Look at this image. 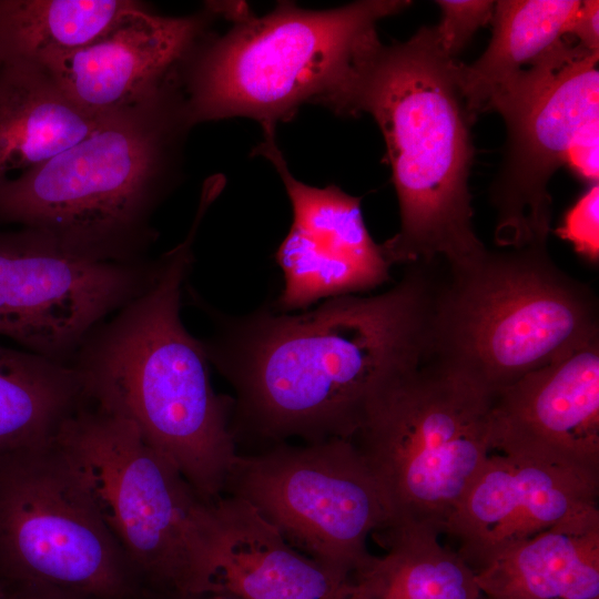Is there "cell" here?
Here are the masks:
<instances>
[{
  "instance_id": "cell-13",
  "label": "cell",
  "mask_w": 599,
  "mask_h": 599,
  "mask_svg": "<svg viewBox=\"0 0 599 599\" xmlns=\"http://www.w3.org/2000/svg\"><path fill=\"white\" fill-rule=\"evenodd\" d=\"M254 154L280 175L293 222L276 260L284 273L280 311L306 307L321 298L373 290L389 281L390 264L368 233L361 199L335 185L314 187L298 181L277 146L275 129H264Z\"/></svg>"
},
{
  "instance_id": "cell-14",
  "label": "cell",
  "mask_w": 599,
  "mask_h": 599,
  "mask_svg": "<svg viewBox=\"0 0 599 599\" xmlns=\"http://www.w3.org/2000/svg\"><path fill=\"white\" fill-rule=\"evenodd\" d=\"M599 474L490 454L468 486L445 532L475 572L560 520L598 506Z\"/></svg>"
},
{
  "instance_id": "cell-23",
  "label": "cell",
  "mask_w": 599,
  "mask_h": 599,
  "mask_svg": "<svg viewBox=\"0 0 599 599\" xmlns=\"http://www.w3.org/2000/svg\"><path fill=\"white\" fill-rule=\"evenodd\" d=\"M142 2L135 0H0V62L41 63L83 48Z\"/></svg>"
},
{
  "instance_id": "cell-11",
  "label": "cell",
  "mask_w": 599,
  "mask_h": 599,
  "mask_svg": "<svg viewBox=\"0 0 599 599\" xmlns=\"http://www.w3.org/2000/svg\"><path fill=\"white\" fill-rule=\"evenodd\" d=\"M585 52L502 109L507 151L490 191L500 246L546 245L551 222L548 182L561 166L598 183L599 72Z\"/></svg>"
},
{
  "instance_id": "cell-25",
  "label": "cell",
  "mask_w": 599,
  "mask_h": 599,
  "mask_svg": "<svg viewBox=\"0 0 599 599\" xmlns=\"http://www.w3.org/2000/svg\"><path fill=\"white\" fill-rule=\"evenodd\" d=\"M558 233L570 241L579 253L597 261L599 252L598 183L592 184L590 190L569 210Z\"/></svg>"
},
{
  "instance_id": "cell-12",
  "label": "cell",
  "mask_w": 599,
  "mask_h": 599,
  "mask_svg": "<svg viewBox=\"0 0 599 599\" xmlns=\"http://www.w3.org/2000/svg\"><path fill=\"white\" fill-rule=\"evenodd\" d=\"M163 255L97 262L28 227H0V336L71 365L87 336L158 278Z\"/></svg>"
},
{
  "instance_id": "cell-20",
  "label": "cell",
  "mask_w": 599,
  "mask_h": 599,
  "mask_svg": "<svg viewBox=\"0 0 599 599\" xmlns=\"http://www.w3.org/2000/svg\"><path fill=\"white\" fill-rule=\"evenodd\" d=\"M104 116L79 106L43 65L0 62V182L71 148Z\"/></svg>"
},
{
  "instance_id": "cell-26",
  "label": "cell",
  "mask_w": 599,
  "mask_h": 599,
  "mask_svg": "<svg viewBox=\"0 0 599 599\" xmlns=\"http://www.w3.org/2000/svg\"><path fill=\"white\" fill-rule=\"evenodd\" d=\"M570 35L589 51H599V2L581 1Z\"/></svg>"
},
{
  "instance_id": "cell-9",
  "label": "cell",
  "mask_w": 599,
  "mask_h": 599,
  "mask_svg": "<svg viewBox=\"0 0 599 599\" xmlns=\"http://www.w3.org/2000/svg\"><path fill=\"white\" fill-rule=\"evenodd\" d=\"M0 587L146 599L87 481L55 437L0 458Z\"/></svg>"
},
{
  "instance_id": "cell-18",
  "label": "cell",
  "mask_w": 599,
  "mask_h": 599,
  "mask_svg": "<svg viewBox=\"0 0 599 599\" xmlns=\"http://www.w3.org/2000/svg\"><path fill=\"white\" fill-rule=\"evenodd\" d=\"M213 505L220 536L207 590L241 599L347 598L351 577L295 549L247 501L224 495Z\"/></svg>"
},
{
  "instance_id": "cell-2",
  "label": "cell",
  "mask_w": 599,
  "mask_h": 599,
  "mask_svg": "<svg viewBox=\"0 0 599 599\" xmlns=\"http://www.w3.org/2000/svg\"><path fill=\"white\" fill-rule=\"evenodd\" d=\"M211 202L201 199L186 237L163 254L155 282L84 339L71 366L90 402L131 420L213 504L237 456L234 399L215 393L202 342L184 327L181 298Z\"/></svg>"
},
{
  "instance_id": "cell-7",
  "label": "cell",
  "mask_w": 599,
  "mask_h": 599,
  "mask_svg": "<svg viewBox=\"0 0 599 599\" xmlns=\"http://www.w3.org/2000/svg\"><path fill=\"white\" fill-rule=\"evenodd\" d=\"M55 438L87 481L146 599L209 589L220 536L214 505L131 420L87 399Z\"/></svg>"
},
{
  "instance_id": "cell-19",
  "label": "cell",
  "mask_w": 599,
  "mask_h": 599,
  "mask_svg": "<svg viewBox=\"0 0 599 599\" xmlns=\"http://www.w3.org/2000/svg\"><path fill=\"white\" fill-rule=\"evenodd\" d=\"M484 599H599V508L573 514L475 572Z\"/></svg>"
},
{
  "instance_id": "cell-1",
  "label": "cell",
  "mask_w": 599,
  "mask_h": 599,
  "mask_svg": "<svg viewBox=\"0 0 599 599\" xmlns=\"http://www.w3.org/2000/svg\"><path fill=\"white\" fill-rule=\"evenodd\" d=\"M437 277L406 265L388 291L328 298L297 315H213L206 357L231 383V430L268 443L352 439L372 398L420 366Z\"/></svg>"
},
{
  "instance_id": "cell-29",
  "label": "cell",
  "mask_w": 599,
  "mask_h": 599,
  "mask_svg": "<svg viewBox=\"0 0 599 599\" xmlns=\"http://www.w3.org/2000/svg\"><path fill=\"white\" fill-rule=\"evenodd\" d=\"M4 598V591L3 589L0 587V599H3Z\"/></svg>"
},
{
  "instance_id": "cell-3",
  "label": "cell",
  "mask_w": 599,
  "mask_h": 599,
  "mask_svg": "<svg viewBox=\"0 0 599 599\" xmlns=\"http://www.w3.org/2000/svg\"><path fill=\"white\" fill-rule=\"evenodd\" d=\"M192 128L174 74L71 148L0 182V227L35 230L91 261L148 260L153 216L181 181Z\"/></svg>"
},
{
  "instance_id": "cell-24",
  "label": "cell",
  "mask_w": 599,
  "mask_h": 599,
  "mask_svg": "<svg viewBox=\"0 0 599 599\" xmlns=\"http://www.w3.org/2000/svg\"><path fill=\"white\" fill-rule=\"evenodd\" d=\"M441 20L436 31L443 49L453 58L459 53L471 35L491 21L495 1L438 0Z\"/></svg>"
},
{
  "instance_id": "cell-8",
  "label": "cell",
  "mask_w": 599,
  "mask_h": 599,
  "mask_svg": "<svg viewBox=\"0 0 599 599\" xmlns=\"http://www.w3.org/2000/svg\"><path fill=\"white\" fill-rule=\"evenodd\" d=\"M491 404L486 392L428 363L372 398L352 440L385 496L387 528L445 532L491 454Z\"/></svg>"
},
{
  "instance_id": "cell-21",
  "label": "cell",
  "mask_w": 599,
  "mask_h": 599,
  "mask_svg": "<svg viewBox=\"0 0 599 599\" xmlns=\"http://www.w3.org/2000/svg\"><path fill=\"white\" fill-rule=\"evenodd\" d=\"M386 552L370 555L349 580L346 599H484L464 558L420 528H386Z\"/></svg>"
},
{
  "instance_id": "cell-28",
  "label": "cell",
  "mask_w": 599,
  "mask_h": 599,
  "mask_svg": "<svg viewBox=\"0 0 599 599\" xmlns=\"http://www.w3.org/2000/svg\"><path fill=\"white\" fill-rule=\"evenodd\" d=\"M174 599H241L224 590H206L199 593L186 595Z\"/></svg>"
},
{
  "instance_id": "cell-10",
  "label": "cell",
  "mask_w": 599,
  "mask_h": 599,
  "mask_svg": "<svg viewBox=\"0 0 599 599\" xmlns=\"http://www.w3.org/2000/svg\"><path fill=\"white\" fill-rule=\"evenodd\" d=\"M224 495L247 501L291 546L347 577L372 555L368 536L392 522L385 496L352 439L282 443L237 454Z\"/></svg>"
},
{
  "instance_id": "cell-17",
  "label": "cell",
  "mask_w": 599,
  "mask_h": 599,
  "mask_svg": "<svg viewBox=\"0 0 599 599\" xmlns=\"http://www.w3.org/2000/svg\"><path fill=\"white\" fill-rule=\"evenodd\" d=\"M579 0L495 2L490 43L470 65L457 64L456 78L470 121L520 99L571 60L589 51L570 31Z\"/></svg>"
},
{
  "instance_id": "cell-5",
  "label": "cell",
  "mask_w": 599,
  "mask_h": 599,
  "mask_svg": "<svg viewBox=\"0 0 599 599\" xmlns=\"http://www.w3.org/2000/svg\"><path fill=\"white\" fill-rule=\"evenodd\" d=\"M406 0H365L329 10L293 2L256 17L245 4L212 1L233 21L220 37L203 35L176 71L189 123L236 116L275 129L301 106L323 104L349 115L359 72L380 44L377 22Z\"/></svg>"
},
{
  "instance_id": "cell-15",
  "label": "cell",
  "mask_w": 599,
  "mask_h": 599,
  "mask_svg": "<svg viewBox=\"0 0 599 599\" xmlns=\"http://www.w3.org/2000/svg\"><path fill=\"white\" fill-rule=\"evenodd\" d=\"M491 449L599 474V341L493 397Z\"/></svg>"
},
{
  "instance_id": "cell-4",
  "label": "cell",
  "mask_w": 599,
  "mask_h": 599,
  "mask_svg": "<svg viewBox=\"0 0 599 599\" xmlns=\"http://www.w3.org/2000/svg\"><path fill=\"white\" fill-rule=\"evenodd\" d=\"M457 60L436 28L379 44L364 63L349 115L369 113L384 136L400 227L382 244L392 264H464L487 248L473 227L468 176L470 119L458 88Z\"/></svg>"
},
{
  "instance_id": "cell-27",
  "label": "cell",
  "mask_w": 599,
  "mask_h": 599,
  "mask_svg": "<svg viewBox=\"0 0 599 599\" xmlns=\"http://www.w3.org/2000/svg\"><path fill=\"white\" fill-rule=\"evenodd\" d=\"M3 591V599H94L78 592L51 587H22Z\"/></svg>"
},
{
  "instance_id": "cell-22",
  "label": "cell",
  "mask_w": 599,
  "mask_h": 599,
  "mask_svg": "<svg viewBox=\"0 0 599 599\" xmlns=\"http://www.w3.org/2000/svg\"><path fill=\"white\" fill-rule=\"evenodd\" d=\"M85 400L73 366L0 344V458L51 441Z\"/></svg>"
},
{
  "instance_id": "cell-16",
  "label": "cell",
  "mask_w": 599,
  "mask_h": 599,
  "mask_svg": "<svg viewBox=\"0 0 599 599\" xmlns=\"http://www.w3.org/2000/svg\"><path fill=\"white\" fill-rule=\"evenodd\" d=\"M213 16L207 8L163 16L142 2L97 41L39 64L79 106L104 116L142 100L173 77L207 33Z\"/></svg>"
},
{
  "instance_id": "cell-6",
  "label": "cell",
  "mask_w": 599,
  "mask_h": 599,
  "mask_svg": "<svg viewBox=\"0 0 599 599\" xmlns=\"http://www.w3.org/2000/svg\"><path fill=\"white\" fill-rule=\"evenodd\" d=\"M437 278L424 363L490 396L599 341L592 290L546 245L486 250Z\"/></svg>"
}]
</instances>
